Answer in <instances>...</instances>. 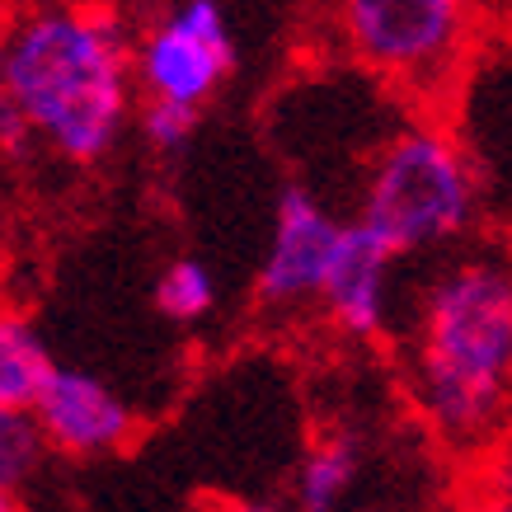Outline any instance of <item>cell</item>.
<instances>
[{
	"label": "cell",
	"mask_w": 512,
	"mask_h": 512,
	"mask_svg": "<svg viewBox=\"0 0 512 512\" xmlns=\"http://www.w3.org/2000/svg\"><path fill=\"white\" fill-rule=\"evenodd\" d=\"M409 395L442 442L489 447L512 404V254L470 249L423 287L404 348Z\"/></svg>",
	"instance_id": "obj_1"
},
{
	"label": "cell",
	"mask_w": 512,
	"mask_h": 512,
	"mask_svg": "<svg viewBox=\"0 0 512 512\" xmlns=\"http://www.w3.org/2000/svg\"><path fill=\"white\" fill-rule=\"evenodd\" d=\"M132 29L99 5H33L10 15L5 99L66 165H99L132 118Z\"/></svg>",
	"instance_id": "obj_2"
},
{
	"label": "cell",
	"mask_w": 512,
	"mask_h": 512,
	"mask_svg": "<svg viewBox=\"0 0 512 512\" xmlns=\"http://www.w3.org/2000/svg\"><path fill=\"white\" fill-rule=\"evenodd\" d=\"M480 217V165L447 127H400L367 165L357 221L400 259L451 245Z\"/></svg>",
	"instance_id": "obj_3"
},
{
	"label": "cell",
	"mask_w": 512,
	"mask_h": 512,
	"mask_svg": "<svg viewBox=\"0 0 512 512\" xmlns=\"http://www.w3.org/2000/svg\"><path fill=\"white\" fill-rule=\"evenodd\" d=\"M334 29L367 71L404 90H437L466 62L475 10L461 0H348Z\"/></svg>",
	"instance_id": "obj_4"
},
{
	"label": "cell",
	"mask_w": 512,
	"mask_h": 512,
	"mask_svg": "<svg viewBox=\"0 0 512 512\" xmlns=\"http://www.w3.org/2000/svg\"><path fill=\"white\" fill-rule=\"evenodd\" d=\"M132 66L141 99L202 113L235 71L231 19L212 0H174L132 29Z\"/></svg>",
	"instance_id": "obj_5"
},
{
	"label": "cell",
	"mask_w": 512,
	"mask_h": 512,
	"mask_svg": "<svg viewBox=\"0 0 512 512\" xmlns=\"http://www.w3.org/2000/svg\"><path fill=\"white\" fill-rule=\"evenodd\" d=\"M343 221L329 212L320 193L306 184H282L278 207H273V235H268L264 264H259V282L254 292L268 311H287V306H306L320 301L339 249Z\"/></svg>",
	"instance_id": "obj_6"
},
{
	"label": "cell",
	"mask_w": 512,
	"mask_h": 512,
	"mask_svg": "<svg viewBox=\"0 0 512 512\" xmlns=\"http://www.w3.org/2000/svg\"><path fill=\"white\" fill-rule=\"evenodd\" d=\"M33 423L47 451H62V456H109L137 433V419L123 395L104 376L80 372V367L52 372L47 390L33 404Z\"/></svg>",
	"instance_id": "obj_7"
},
{
	"label": "cell",
	"mask_w": 512,
	"mask_h": 512,
	"mask_svg": "<svg viewBox=\"0 0 512 512\" xmlns=\"http://www.w3.org/2000/svg\"><path fill=\"white\" fill-rule=\"evenodd\" d=\"M390 264L395 254L362 221H343L339 249H334L325 292H320L329 325L353 339H376L390 320Z\"/></svg>",
	"instance_id": "obj_8"
},
{
	"label": "cell",
	"mask_w": 512,
	"mask_h": 512,
	"mask_svg": "<svg viewBox=\"0 0 512 512\" xmlns=\"http://www.w3.org/2000/svg\"><path fill=\"white\" fill-rule=\"evenodd\" d=\"M52 372H57V362L47 353L29 311L0 301V409L5 414H33Z\"/></svg>",
	"instance_id": "obj_9"
},
{
	"label": "cell",
	"mask_w": 512,
	"mask_h": 512,
	"mask_svg": "<svg viewBox=\"0 0 512 512\" xmlns=\"http://www.w3.org/2000/svg\"><path fill=\"white\" fill-rule=\"evenodd\" d=\"M362 470V447L348 433L315 437L311 451L296 466V503L292 512H343Z\"/></svg>",
	"instance_id": "obj_10"
},
{
	"label": "cell",
	"mask_w": 512,
	"mask_h": 512,
	"mask_svg": "<svg viewBox=\"0 0 512 512\" xmlns=\"http://www.w3.org/2000/svg\"><path fill=\"white\" fill-rule=\"evenodd\" d=\"M156 306L174 325H198V320H207L212 306H217V278H212V268L202 264V259H193V254L170 259L156 278Z\"/></svg>",
	"instance_id": "obj_11"
},
{
	"label": "cell",
	"mask_w": 512,
	"mask_h": 512,
	"mask_svg": "<svg viewBox=\"0 0 512 512\" xmlns=\"http://www.w3.org/2000/svg\"><path fill=\"white\" fill-rule=\"evenodd\" d=\"M43 456H47V442L38 433L33 414H5L0 409V489L19 494L38 475Z\"/></svg>",
	"instance_id": "obj_12"
},
{
	"label": "cell",
	"mask_w": 512,
	"mask_h": 512,
	"mask_svg": "<svg viewBox=\"0 0 512 512\" xmlns=\"http://www.w3.org/2000/svg\"><path fill=\"white\" fill-rule=\"evenodd\" d=\"M193 132H198V113L193 109L141 99V137H146L151 151H160V156H179L188 141H193Z\"/></svg>",
	"instance_id": "obj_13"
},
{
	"label": "cell",
	"mask_w": 512,
	"mask_h": 512,
	"mask_svg": "<svg viewBox=\"0 0 512 512\" xmlns=\"http://www.w3.org/2000/svg\"><path fill=\"white\" fill-rule=\"evenodd\" d=\"M29 141H33L29 123L19 118V109L10 104V99H0V151H5V156H19Z\"/></svg>",
	"instance_id": "obj_14"
},
{
	"label": "cell",
	"mask_w": 512,
	"mask_h": 512,
	"mask_svg": "<svg viewBox=\"0 0 512 512\" xmlns=\"http://www.w3.org/2000/svg\"><path fill=\"white\" fill-rule=\"evenodd\" d=\"M480 494L498 498V503H512V447H503L489 461V470H484V480H480Z\"/></svg>",
	"instance_id": "obj_15"
},
{
	"label": "cell",
	"mask_w": 512,
	"mask_h": 512,
	"mask_svg": "<svg viewBox=\"0 0 512 512\" xmlns=\"http://www.w3.org/2000/svg\"><path fill=\"white\" fill-rule=\"evenodd\" d=\"M207 512H282L278 503H259V498H217L207 503Z\"/></svg>",
	"instance_id": "obj_16"
},
{
	"label": "cell",
	"mask_w": 512,
	"mask_h": 512,
	"mask_svg": "<svg viewBox=\"0 0 512 512\" xmlns=\"http://www.w3.org/2000/svg\"><path fill=\"white\" fill-rule=\"evenodd\" d=\"M456 512H512V503H498V498H489V494H475V498H466Z\"/></svg>",
	"instance_id": "obj_17"
},
{
	"label": "cell",
	"mask_w": 512,
	"mask_h": 512,
	"mask_svg": "<svg viewBox=\"0 0 512 512\" xmlns=\"http://www.w3.org/2000/svg\"><path fill=\"white\" fill-rule=\"evenodd\" d=\"M5 57H10V19H0V99H5Z\"/></svg>",
	"instance_id": "obj_18"
},
{
	"label": "cell",
	"mask_w": 512,
	"mask_h": 512,
	"mask_svg": "<svg viewBox=\"0 0 512 512\" xmlns=\"http://www.w3.org/2000/svg\"><path fill=\"white\" fill-rule=\"evenodd\" d=\"M0 512H24V498H19V494H5V489H0Z\"/></svg>",
	"instance_id": "obj_19"
}]
</instances>
